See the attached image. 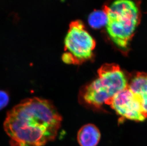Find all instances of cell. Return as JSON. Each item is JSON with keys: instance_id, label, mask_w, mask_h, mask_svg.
<instances>
[{"instance_id": "4", "label": "cell", "mask_w": 147, "mask_h": 146, "mask_svg": "<svg viewBox=\"0 0 147 146\" xmlns=\"http://www.w3.org/2000/svg\"><path fill=\"white\" fill-rule=\"evenodd\" d=\"M96 42L81 21H73L64 40L65 52L62 59L65 63L80 65L92 58Z\"/></svg>"}, {"instance_id": "8", "label": "cell", "mask_w": 147, "mask_h": 146, "mask_svg": "<svg viewBox=\"0 0 147 146\" xmlns=\"http://www.w3.org/2000/svg\"><path fill=\"white\" fill-rule=\"evenodd\" d=\"M88 23L94 29H100L105 26L107 15L104 10H95L92 12L88 17Z\"/></svg>"}, {"instance_id": "6", "label": "cell", "mask_w": 147, "mask_h": 146, "mask_svg": "<svg viewBox=\"0 0 147 146\" xmlns=\"http://www.w3.org/2000/svg\"><path fill=\"white\" fill-rule=\"evenodd\" d=\"M128 87L137 96L147 119V73H138L132 78Z\"/></svg>"}, {"instance_id": "3", "label": "cell", "mask_w": 147, "mask_h": 146, "mask_svg": "<svg viewBox=\"0 0 147 146\" xmlns=\"http://www.w3.org/2000/svg\"><path fill=\"white\" fill-rule=\"evenodd\" d=\"M126 77L119 66L106 64L98 71V77L86 86L83 98L88 104L99 107L108 104L117 93L128 87Z\"/></svg>"}, {"instance_id": "9", "label": "cell", "mask_w": 147, "mask_h": 146, "mask_svg": "<svg viewBox=\"0 0 147 146\" xmlns=\"http://www.w3.org/2000/svg\"><path fill=\"white\" fill-rule=\"evenodd\" d=\"M9 102V96L7 92L0 90V110L5 107Z\"/></svg>"}, {"instance_id": "7", "label": "cell", "mask_w": 147, "mask_h": 146, "mask_svg": "<svg viewBox=\"0 0 147 146\" xmlns=\"http://www.w3.org/2000/svg\"><path fill=\"white\" fill-rule=\"evenodd\" d=\"M100 133L96 126L88 124L80 129L77 140L80 146H96L100 139Z\"/></svg>"}, {"instance_id": "1", "label": "cell", "mask_w": 147, "mask_h": 146, "mask_svg": "<svg viewBox=\"0 0 147 146\" xmlns=\"http://www.w3.org/2000/svg\"><path fill=\"white\" fill-rule=\"evenodd\" d=\"M62 118L51 102L42 98L22 101L7 113L4 129L12 146H43L53 141Z\"/></svg>"}, {"instance_id": "2", "label": "cell", "mask_w": 147, "mask_h": 146, "mask_svg": "<svg viewBox=\"0 0 147 146\" xmlns=\"http://www.w3.org/2000/svg\"><path fill=\"white\" fill-rule=\"evenodd\" d=\"M103 10L109 39L122 52H128L141 21L140 0H107Z\"/></svg>"}, {"instance_id": "5", "label": "cell", "mask_w": 147, "mask_h": 146, "mask_svg": "<svg viewBox=\"0 0 147 146\" xmlns=\"http://www.w3.org/2000/svg\"><path fill=\"white\" fill-rule=\"evenodd\" d=\"M108 104L126 119L136 121H143L146 119L140 101L128 86L117 93Z\"/></svg>"}]
</instances>
